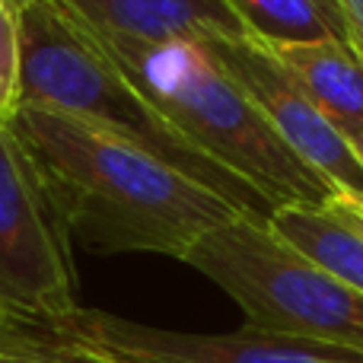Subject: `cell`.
<instances>
[{
  "label": "cell",
  "instance_id": "1",
  "mask_svg": "<svg viewBox=\"0 0 363 363\" xmlns=\"http://www.w3.org/2000/svg\"><path fill=\"white\" fill-rule=\"evenodd\" d=\"M70 236L93 252H150L185 262L188 252L245 211L188 179L138 144L45 106H19L13 118Z\"/></svg>",
  "mask_w": 363,
  "mask_h": 363
},
{
  "label": "cell",
  "instance_id": "2",
  "mask_svg": "<svg viewBox=\"0 0 363 363\" xmlns=\"http://www.w3.org/2000/svg\"><path fill=\"white\" fill-rule=\"evenodd\" d=\"M93 38L182 138L249 185L271 213L332 204L338 188L290 150L268 115L207 48L185 42L138 45L99 32Z\"/></svg>",
  "mask_w": 363,
  "mask_h": 363
},
{
  "label": "cell",
  "instance_id": "3",
  "mask_svg": "<svg viewBox=\"0 0 363 363\" xmlns=\"http://www.w3.org/2000/svg\"><path fill=\"white\" fill-rule=\"evenodd\" d=\"M16 23L23 106H45L89 121L213 188L245 213L271 217V207L249 185L220 169L150 106L67 6L57 0H35L16 10Z\"/></svg>",
  "mask_w": 363,
  "mask_h": 363
},
{
  "label": "cell",
  "instance_id": "4",
  "mask_svg": "<svg viewBox=\"0 0 363 363\" xmlns=\"http://www.w3.org/2000/svg\"><path fill=\"white\" fill-rule=\"evenodd\" d=\"M185 264L233 296L249 328L363 351V294L284 242L268 217L207 233Z\"/></svg>",
  "mask_w": 363,
  "mask_h": 363
},
{
  "label": "cell",
  "instance_id": "5",
  "mask_svg": "<svg viewBox=\"0 0 363 363\" xmlns=\"http://www.w3.org/2000/svg\"><path fill=\"white\" fill-rule=\"evenodd\" d=\"M0 309L42 332L83 309L70 226L10 125L0 128Z\"/></svg>",
  "mask_w": 363,
  "mask_h": 363
},
{
  "label": "cell",
  "instance_id": "6",
  "mask_svg": "<svg viewBox=\"0 0 363 363\" xmlns=\"http://www.w3.org/2000/svg\"><path fill=\"white\" fill-rule=\"evenodd\" d=\"M64 345L125 363H363V351L274 335L242 325L230 335H194L144 325L134 319L80 309L51 328Z\"/></svg>",
  "mask_w": 363,
  "mask_h": 363
},
{
  "label": "cell",
  "instance_id": "7",
  "mask_svg": "<svg viewBox=\"0 0 363 363\" xmlns=\"http://www.w3.org/2000/svg\"><path fill=\"white\" fill-rule=\"evenodd\" d=\"M201 48L211 51L226 74L255 99V106L268 115L274 131L303 163L325 176L338 191L363 194V166L351 140L322 115V108L258 38H220Z\"/></svg>",
  "mask_w": 363,
  "mask_h": 363
},
{
  "label": "cell",
  "instance_id": "8",
  "mask_svg": "<svg viewBox=\"0 0 363 363\" xmlns=\"http://www.w3.org/2000/svg\"><path fill=\"white\" fill-rule=\"evenodd\" d=\"M106 38L138 45H211L255 38L226 0H57Z\"/></svg>",
  "mask_w": 363,
  "mask_h": 363
},
{
  "label": "cell",
  "instance_id": "9",
  "mask_svg": "<svg viewBox=\"0 0 363 363\" xmlns=\"http://www.w3.org/2000/svg\"><path fill=\"white\" fill-rule=\"evenodd\" d=\"M262 42V38H258ZM341 134L363 131V57L345 42H262Z\"/></svg>",
  "mask_w": 363,
  "mask_h": 363
},
{
  "label": "cell",
  "instance_id": "10",
  "mask_svg": "<svg viewBox=\"0 0 363 363\" xmlns=\"http://www.w3.org/2000/svg\"><path fill=\"white\" fill-rule=\"evenodd\" d=\"M271 230L306 258L363 294V236L325 207H281L268 217Z\"/></svg>",
  "mask_w": 363,
  "mask_h": 363
},
{
  "label": "cell",
  "instance_id": "11",
  "mask_svg": "<svg viewBox=\"0 0 363 363\" xmlns=\"http://www.w3.org/2000/svg\"><path fill=\"white\" fill-rule=\"evenodd\" d=\"M226 4L262 42H345L354 48L341 0H226Z\"/></svg>",
  "mask_w": 363,
  "mask_h": 363
},
{
  "label": "cell",
  "instance_id": "12",
  "mask_svg": "<svg viewBox=\"0 0 363 363\" xmlns=\"http://www.w3.org/2000/svg\"><path fill=\"white\" fill-rule=\"evenodd\" d=\"M19 106V23L13 6H0V128L13 125Z\"/></svg>",
  "mask_w": 363,
  "mask_h": 363
},
{
  "label": "cell",
  "instance_id": "13",
  "mask_svg": "<svg viewBox=\"0 0 363 363\" xmlns=\"http://www.w3.org/2000/svg\"><path fill=\"white\" fill-rule=\"evenodd\" d=\"M0 363H83L80 354L51 332H26L19 341L0 351Z\"/></svg>",
  "mask_w": 363,
  "mask_h": 363
},
{
  "label": "cell",
  "instance_id": "14",
  "mask_svg": "<svg viewBox=\"0 0 363 363\" xmlns=\"http://www.w3.org/2000/svg\"><path fill=\"white\" fill-rule=\"evenodd\" d=\"M325 211L335 213L341 223H347L351 230H357L363 236V194H357V191H338Z\"/></svg>",
  "mask_w": 363,
  "mask_h": 363
},
{
  "label": "cell",
  "instance_id": "15",
  "mask_svg": "<svg viewBox=\"0 0 363 363\" xmlns=\"http://www.w3.org/2000/svg\"><path fill=\"white\" fill-rule=\"evenodd\" d=\"M341 10L347 16V26H351V38L354 48L363 57V0H341Z\"/></svg>",
  "mask_w": 363,
  "mask_h": 363
},
{
  "label": "cell",
  "instance_id": "16",
  "mask_svg": "<svg viewBox=\"0 0 363 363\" xmlns=\"http://www.w3.org/2000/svg\"><path fill=\"white\" fill-rule=\"evenodd\" d=\"M26 328H29V325H23V322H16L10 313H4V309H0V341L13 338V335L26 332Z\"/></svg>",
  "mask_w": 363,
  "mask_h": 363
},
{
  "label": "cell",
  "instance_id": "17",
  "mask_svg": "<svg viewBox=\"0 0 363 363\" xmlns=\"http://www.w3.org/2000/svg\"><path fill=\"white\" fill-rule=\"evenodd\" d=\"M74 347V345H70ZM77 354H80L83 363H125V360H115V357H106V354H93V351H83V347H74Z\"/></svg>",
  "mask_w": 363,
  "mask_h": 363
},
{
  "label": "cell",
  "instance_id": "18",
  "mask_svg": "<svg viewBox=\"0 0 363 363\" xmlns=\"http://www.w3.org/2000/svg\"><path fill=\"white\" fill-rule=\"evenodd\" d=\"M347 140H351L354 153H357V160H360V166H363V131H354V134H347Z\"/></svg>",
  "mask_w": 363,
  "mask_h": 363
},
{
  "label": "cell",
  "instance_id": "19",
  "mask_svg": "<svg viewBox=\"0 0 363 363\" xmlns=\"http://www.w3.org/2000/svg\"><path fill=\"white\" fill-rule=\"evenodd\" d=\"M26 332H32V328H26ZM26 332H19V335H13V338L0 341V351H4V347H6V345H13V341H19V338H23V335H26ZM38 332H42V328H38Z\"/></svg>",
  "mask_w": 363,
  "mask_h": 363
},
{
  "label": "cell",
  "instance_id": "20",
  "mask_svg": "<svg viewBox=\"0 0 363 363\" xmlns=\"http://www.w3.org/2000/svg\"><path fill=\"white\" fill-rule=\"evenodd\" d=\"M13 4H16V10H23L26 4H35V0H13Z\"/></svg>",
  "mask_w": 363,
  "mask_h": 363
},
{
  "label": "cell",
  "instance_id": "21",
  "mask_svg": "<svg viewBox=\"0 0 363 363\" xmlns=\"http://www.w3.org/2000/svg\"><path fill=\"white\" fill-rule=\"evenodd\" d=\"M0 6H13V10H16V4H13V0H0Z\"/></svg>",
  "mask_w": 363,
  "mask_h": 363
}]
</instances>
